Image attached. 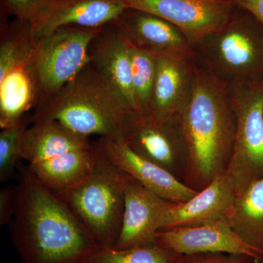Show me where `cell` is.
I'll return each mask as SVG.
<instances>
[{
    "mask_svg": "<svg viewBox=\"0 0 263 263\" xmlns=\"http://www.w3.org/2000/svg\"><path fill=\"white\" fill-rule=\"evenodd\" d=\"M40 100L41 93L30 60L0 79L1 129L20 124L25 119L26 113L35 108Z\"/></svg>",
    "mask_w": 263,
    "mask_h": 263,
    "instance_id": "cell-19",
    "label": "cell"
},
{
    "mask_svg": "<svg viewBox=\"0 0 263 263\" xmlns=\"http://www.w3.org/2000/svg\"><path fill=\"white\" fill-rule=\"evenodd\" d=\"M130 46L153 54L194 57L195 48L177 27L146 12L127 8L110 23Z\"/></svg>",
    "mask_w": 263,
    "mask_h": 263,
    "instance_id": "cell-12",
    "label": "cell"
},
{
    "mask_svg": "<svg viewBox=\"0 0 263 263\" xmlns=\"http://www.w3.org/2000/svg\"><path fill=\"white\" fill-rule=\"evenodd\" d=\"M202 67L227 84L251 83L263 62L259 40L239 24H228L199 43Z\"/></svg>",
    "mask_w": 263,
    "mask_h": 263,
    "instance_id": "cell-7",
    "label": "cell"
},
{
    "mask_svg": "<svg viewBox=\"0 0 263 263\" xmlns=\"http://www.w3.org/2000/svg\"><path fill=\"white\" fill-rule=\"evenodd\" d=\"M90 63L136 110L133 91L129 45L111 24L105 26L89 46Z\"/></svg>",
    "mask_w": 263,
    "mask_h": 263,
    "instance_id": "cell-17",
    "label": "cell"
},
{
    "mask_svg": "<svg viewBox=\"0 0 263 263\" xmlns=\"http://www.w3.org/2000/svg\"><path fill=\"white\" fill-rule=\"evenodd\" d=\"M133 91L136 110L149 109L156 72L155 54L129 45Z\"/></svg>",
    "mask_w": 263,
    "mask_h": 263,
    "instance_id": "cell-24",
    "label": "cell"
},
{
    "mask_svg": "<svg viewBox=\"0 0 263 263\" xmlns=\"http://www.w3.org/2000/svg\"><path fill=\"white\" fill-rule=\"evenodd\" d=\"M156 242L179 255L226 253L247 256L257 260L263 257L262 252L236 234L226 217L202 226L159 230Z\"/></svg>",
    "mask_w": 263,
    "mask_h": 263,
    "instance_id": "cell-11",
    "label": "cell"
},
{
    "mask_svg": "<svg viewBox=\"0 0 263 263\" xmlns=\"http://www.w3.org/2000/svg\"><path fill=\"white\" fill-rule=\"evenodd\" d=\"M226 219L245 243L263 253V176L237 194Z\"/></svg>",
    "mask_w": 263,
    "mask_h": 263,
    "instance_id": "cell-21",
    "label": "cell"
},
{
    "mask_svg": "<svg viewBox=\"0 0 263 263\" xmlns=\"http://www.w3.org/2000/svg\"><path fill=\"white\" fill-rule=\"evenodd\" d=\"M27 119L15 127L3 129L0 133V181L9 179L20 160L24 133L28 127Z\"/></svg>",
    "mask_w": 263,
    "mask_h": 263,
    "instance_id": "cell-25",
    "label": "cell"
},
{
    "mask_svg": "<svg viewBox=\"0 0 263 263\" xmlns=\"http://www.w3.org/2000/svg\"><path fill=\"white\" fill-rule=\"evenodd\" d=\"M10 237L23 263H84L98 247L56 194L18 164Z\"/></svg>",
    "mask_w": 263,
    "mask_h": 263,
    "instance_id": "cell-1",
    "label": "cell"
},
{
    "mask_svg": "<svg viewBox=\"0 0 263 263\" xmlns=\"http://www.w3.org/2000/svg\"><path fill=\"white\" fill-rule=\"evenodd\" d=\"M91 145L89 137L78 134L57 121L42 119L32 122V127L26 129L20 160L28 164L36 163Z\"/></svg>",
    "mask_w": 263,
    "mask_h": 263,
    "instance_id": "cell-18",
    "label": "cell"
},
{
    "mask_svg": "<svg viewBox=\"0 0 263 263\" xmlns=\"http://www.w3.org/2000/svg\"><path fill=\"white\" fill-rule=\"evenodd\" d=\"M169 202L131 178L125 190L122 228L115 248L156 243L161 215Z\"/></svg>",
    "mask_w": 263,
    "mask_h": 263,
    "instance_id": "cell-15",
    "label": "cell"
},
{
    "mask_svg": "<svg viewBox=\"0 0 263 263\" xmlns=\"http://www.w3.org/2000/svg\"><path fill=\"white\" fill-rule=\"evenodd\" d=\"M237 194L231 180L223 173L187 201L170 202L161 215L160 230L202 226L222 219Z\"/></svg>",
    "mask_w": 263,
    "mask_h": 263,
    "instance_id": "cell-14",
    "label": "cell"
},
{
    "mask_svg": "<svg viewBox=\"0 0 263 263\" xmlns=\"http://www.w3.org/2000/svg\"><path fill=\"white\" fill-rule=\"evenodd\" d=\"M127 8L124 0H47L32 22L36 39L65 26L101 28Z\"/></svg>",
    "mask_w": 263,
    "mask_h": 263,
    "instance_id": "cell-13",
    "label": "cell"
},
{
    "mask_svg": "<svg viewBox=\"0 0 263 263\" xmlns=\"http://www.w3.org/2000/svg\"><path fill=\"white\" fill-rule=\"evenodd\" d=\"M127 8L160 17L177 27L196 47L231 19L232 0H124Z\"/></svg>",
    "mask_w": 263,
    "mask_h": 263,
    "instance_id": "cell-9",
    "label": "cell"
},
{
    "mask_svg": "<svg viewBox=\"0 0 263 263\" xmlns=\"http://www.w3.org/2000/svg\"><path fill=\"white\" fill-rule=\"evenodd\" d=\"M257 259L243 255L226 253H205L180 255L178 263H254Z\"/></svg>",
    "mask_w": 263,
    "mask_h": 263,
    "instance_id": "cell-27",
    "label": "cell"
},
{
    "mask_svg": "<svg viewBox=\"0 0 263 263\" xmlns=\"http://www.w3.org/2000/svg\"><path fill=\"white\" fill-rule=\"evenodd\" d=\"M227 86L195 66L191 96L179 124L187 152L183 181L197 191L224 173L233 152L235 118Z\"/></svg>",
    "mask_w": 263,
    "mask_h": 263,
    "instance_id": "cell-2",
    "label": "cell"
},
{
    "mask_svg": "<svg viewBox=\"0 0 263 263\" xmlns=\"http://www.w3.org/2000/svg\"><path fill=\"white\" fill-rule=\"evenodd\" d=\"M132 110L89 63L56 95L40 102L29 122L51 119L81 136L123 138Z\"/></svg>",
    "mask_w": 263,
    "mask_h": 263,
    "instance_id": "cell-3",
    "label": "cell"
},
{
    "mask_svg": "<svg viewBox=\"0 0 263 263\" xmlns=\"http://www.w3.org/2000/svg\"><path fill=\"white\" fill-rule=\"evenodd\" d=\"M235 118L233 152L224 171L237 193L263 176V85L227 86Z\"/></svg>",
    "mask_w": 263,
    "mask_h": 263,
    "instance_id": "cell-5",
    "label": "cell"
},
{
    "mask_svg": "<svg viewBox=\"0 0 263 263\" xmlns=\"http://www.w3.org/2000/svg\"><path fill=\"white\" fill-rule=\"evenodd\" d=\"M47 0H1V17L12 15L31 24L43 9Z\"/></svg>",
    "mask_w": 263,
    "mask_h": 263,
    "instance_id": "cell-26",
    "label": "cell"
},
{
    "mask_svg": "<svg viewBox=\"0 0 263 263\" xmlns=\"http://www.w3.org/2000/svg\"><path fill=\"white\" fill-rule=\"evenodd\" d=\"M252 13L263 24V0H233Z\"/></svg>",
    "mask_w": 263,
    "mask_h": 263,
    "instance_id": "cell-29",
    "label": "cell"
},
{
    "mask_svg": "<svg viewBox=\"0 0 263 263\" xmlns=\"http://www.w3.org/2000/svg\"><path fill=\"white\" fill-rule=\"evenodd\" d=\"M180 255L156 243L119 249L98 247L84 263H178Z\"/></svg>",
    "mask_w": 263,
    "mask_h": 263,
    "instance_id": "cell-23",
    "label": "cell"
},
{
    "mask_svg": "<svg viewBox=\"0 0 263 263\" xmlns=\"http://www.w3.org/2000/svg\"><path fill=\"white\" fill-rule=\"evenodd\" d=\"M96 160L80 183L53 192L73 213L98 247L115 248L122 228L125 190L131 178L108 160L93 143Z\"/></svg>",
    "mask_w": 263,
    "mask_h": 263,
    "instance_id": "cell-4",
    "label": "cell"
},
{
    "mask_svg": "<svg viewBox=\"0 0 263 263\" xmlns=\"http://www.w3.org/2000/svg\"><path fill=\"white\" fill-rule=\"evenodd\" d=\"M149 110L160 117L179 120L193 89V57L159 54Z\"/></svg>",
    "mask_w": 263,
    "mask_h": 263,
    "instance_id": "cell-16",
    "label": "cell"
},
{
    "mask_svg": "<svg viewBox=\"0 0 263 263\" xmlns=\"http://www.w3.org/2000/svg\"><path fill=\"white\" fill-rule=\"evenodd\" d=\"M15 200V186L2 189L0 191V226L10 224L14 215Z\"/></svg>",
    "mask_w": 263,
    "mask_h": 263,
    "instance_id": "cell-28",
    "label": "cell"
},
{
    "mask_svg": "<svg viewBox=\"0 0 263 263\" xmlns=\"http://www.w3.org/2000/svg\"><path fill=\"white\" fill-rule=\"evenodd\" d=\"M96 160L94 146L27 165L38 181L53 192L67 190L86 179Z\"/></svg>",
    "mask_w": 263,
    "mask_h": 263,
    "instance_id": "cell-20",
    "label": "cell"
},
{
    "mask_svg": "<svg viewBox=\"0 0 263 263\" xmlns=\"http://www.w3.org/2000/svg\"><path fill=\"white\" fill-rule=\"evenodd\" d=\"M103 27L65 26L36 39L31 66L39 86L40 102L56 95L89 65L90 44Z\"/></svg>",
    "mask_w": 263,
    "mask_h": 263,
    "instance_id": "cell-6",
    "label": "cell"
},
{
    "mask_svg": "<svg viewBox=\"0 0 263 263\" xmlns=\"http://www.w3.org/2000/svg\"><path fill=\"white\" fill-rule=\"evenodd\" d=\"M95 143L116 167L167 201L184 202L199 192L167 170L138 155L123 138L102 137Z\"/></svg>",
    "mask_w": 263,
    "mask_h": 263,
    "instance_id": "cell-10",
    "label": "cell"
},
{
    "mask_svg": "<svg viewBox=\"0 0 263 263\" xmlns=\"http://www.w3.org/2000/svg\"><path fill=\"white\" fill-rule=\"evenodd\" d=\"M36 45L32 25L29 21L15 18L8 22L1 18L0 79L15 67L32 58Z\"/></svg>",
    "mask_w": 263,
    "mask_h": 263,
    "instance_id": "cell-22",
    "label": "cell"
},
{
    "mask_svg": "<svg viewBox=\"0 0 263 263\" xmlns=\"http://www.w3.org/2000/svg\"><path fill=\"white\" fill-rule=\"evenodd\" d=\"M123 138L138 155L183 179L187 152L179 120L160 117L149 109L132 110Z\"/></svg>",
    "mask_w": 263,
    "mask_h": 263,
    "instance_id": "cell-8",
    "label": "cell"
}]
</instances>
